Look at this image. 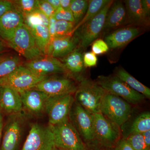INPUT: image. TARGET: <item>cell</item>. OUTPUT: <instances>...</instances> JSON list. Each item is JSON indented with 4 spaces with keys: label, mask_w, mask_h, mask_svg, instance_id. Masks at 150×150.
I'll list each match as a JSON object with an SVG mask.
<instances>
[{
    "label": "cell",
    "mask_w": 150,
    "mask_h": 150,
    "mask_svg": "<svg viewBox=\"0 0 150 150\" xmlns=\"http://www.w3.org/2000/svg\"><path fill=\"white\" fill-rule=\"evenodd\" d=\"M143 9L146 15L150 18V0H142Z\"/></svg>",
    "instance_id": "ab89813d"
},
{
    "label": "cell",
    "mask_w": 150,
    "mask_h": 150,
    "mask_svg": "<svg viewBox=\"0 0 150 150\" xmlns=\"http://www.w3.org/2000/svg\"><path fill=\"white\" fill-rule=\"evenodd\" d=\"M82 50L78 47L63 58L62 61L68 75H71L78 82L86 78L83 75L86 68L84 66Z\"/></svg>",
    "instance_id": "ffe728a7"
},
{
    "label": "cell",
    "mask_w": 150,
    "mask_h": 150,
    "mask_svg": "<svg viewBox=\"0 0 150 150\" xmlns=\"http://www.w3.org/2000/svg\"><path fill=\"white\" fill-rule=\"evenodd\" d=\"M5 49V46L4 44L1 41H0V54Z\"/></svg>",
    "instance_id": "bcb514c9"
},
{
    "label": "cell",
    "mask_w": 150,
    "mask_h": 150,
    "mask_svg": "<svg viewBox=\"0 0 150 150\" xmlns=\"http://www.w3.org/2000/svg\"><path fill=\"white\" fill-rule=\"evenodd\" d=\"M47 77L36 74L25 66L20 65L8 76L0 80V86L7 87L21 93L34 88Z\"/></svg>",
    "instance_id": "ba28073f"
},
{
    "label": "cell",
    "mask_w": 150,
    "mask_h": 150,
    "mask_svg": "<svg viewBox=\"0 0 150 150\" xmlns=\"http://www.w3.org/2000/svg\"><path fill=\"white\" fill-rule=\"evenodd\" d=\"M126 7L129 25L149 28L150 18L144 11L142 0H126L123 1Z\"/></svg>",
    "instance_id": "7402d4cb"
},
{
    "label": "cell",
    "mask_w": 150,
    "mask_h": 150,
    "mask_svg": "<svg viewBox=\"0 0 150 150\" xmlns=\"http://www.w3.org/2000/svg\"><path fill=\"white\" fill-rule=\"evenodd\" d=\"M23 106L21 97L18 92L7 87L1 86L0 108L7 113L12 114L21 113Z\"/></svg>",
    "instance_id": "44dd1931"
},
{
    "label": "cell",
    "mask_w": 150,
    "mask_h": 150,
    "mask_svg": "<svg viewBox=\"0 0 150 150\" xmlns=\"http://www.w3.org/2000/svg\"><path fill=\"white\" fill-rule=\"evenodd\" d=\"M131 105L120 97L106 92L100 103V112L121 128L131 117Z\"/></svg>",
    "instance_id": "7a4b0ae2"
},
{
    "label": "cell",
    "mask_w": 150,
    "mask_h": 150,
    "mask_svg": "<svg viewBox=\"0 0 150 150\" xmlns=\"http://www.w3.org/2000/svg\"><path fill=\"white\" fill-rule=\"evenodd\" d=\"M128 25L126 7L123 1H113L108 12L103 32L106 34Z\"/></svg>",
    "instance_id": "2e32d148"
},
{
    "label": "cell",
    "mask_w": 150,
    "mask_h": 150,
    "mask_svg": "<svg viewBox=\"0 0 150 150\" xmlns=\"http://www.w3.org/2000/svg\"><path fill=\"white\" fill-rule=\"evenodd\" d=\"M95 81L106 92L120 97L131 105L140 104L146 98L114 74L98 76Z\"/></svg>",
    "instance_id": "8992f818"
},
{
    "label": "cell",
    "mask_w": 150,
    "mask_h": 150,
    "mask_svg": "<svg viewBox=\"0 0 150 150\" xmlns=\"http://www.w3.org/2000/svg\"><path fill=\"white\" fill-rule=\"evenodd\" d=\"M24 66L39 76H47V75L52 74H68L61 60L48 55L41 56L28 61Z\"/></svg>",
    "instance_id": "9a60e30c"
},
{
    "label": "cell",
    "mask_w": 150,
    "mask_h": 150,
    "mask_svg": "<svg viewBox=\"0 0 150 150\" xmlns=\"http://www.w3.org/2000/svg\"><path fill=\"white\" fill-rule=\"evenodd\" d=\"M69 119L86 145L92 144L94 140L93 114L74 101Z\"/></svg>",
    "instance_id": "9c48e42d"
},
{
    "label": "cell",
    "mask_w": 150,
    "mask_h": 150,
    "mask_svg": "<svg viewBox=\"0 0 150 150\" xmlns=\"http://www.w3.org/2000/svg\"><path fill=\"white\" fill-rule=\"evenodd\" d=\"M37 0H16L11 1L13 8L21 14L23 18L37 8Z\"/></svg>",
    "instance_id": "f546056e"
},
{
    "label": "cell",
    "mask_w": 150,
    "mask_h": 150,
    "mask_svg": "<svg viewBox=\"0 0 150 150\" xmlns=\"http://www.w3.org/2000/svg\"><path fill=\"white\" fill-rule=\"evenodd\" d=\"M114 75L134 91L142 94L146 98L150 99V88L137 80V79L124 69L123 67H116Z\"/></svg>",
    "instance_id": "603a6c76"
},
{
    "label": "cell",
    "mask_w": 150,
    "mask_h": 150,
    "mask_svg": "<svg viewBox=\"0 0 150 150\" xmlns=\"http://www.w3.org/2000/svg\"><path fill=\"white\" fill-rule=\"evenodd\" d=\"M88 1L87 0H72L70 6L76 25L83 18L87 10Z\"/></svg>",
    "instance_id": "f1b7e54d"
},
{
    "label": "cell",
    "mask_w": 150,
    "mask_h": 150,
    "mask_svg": "<svg viewBox=\"0 0 150 150\" xmlns=\"http://www.w3.org/2000/svg\"><path fill=\"white\" fill-rule=\"evenodd\" d=\"M83 62L86 68L95 67L97 64V57L92 51L86 52L83 54Z\"/></svg>",
    "instance_id": "d590c367"
},
{
    "label": "cell",
    "mask_w": 150,
    "mask_h": 150,
    "mask_svg": "<svg viewBox=\"0 0 150 150\" xmlns=\"http://www.w3.org/2000/svg\"><path fill=\"white\" fill-rule=\"evenodd\" d=\"M1 86H0V92H1ZM0 112H1V108H0Z\"/></svg>",
    "instance_id": "c3c4849f"
},
{
    "label": "cell",
    "mask_w": 150,
    "mask_h": 150,
    "mask_svg": "<svg viewBox=\"0 0 150 150\" xmlns=\"http://www.w3.org/2000/svg\"><path fill=\"white\" fill-rule=\"evenodd\" d=\"M74 101L73 94L49 97L45 108L49 125H56L69 118Z\"/></svg>",
    "instance_id": "8fae6325"
},
{
    "label": "cell",
    "mask_w": 150,
    "mask_h": 150,
    "mask_svg": "<svg viewBox=\"0 0 150 150\" xmlns=\"http://www.w3.org/2000/svg\"><path fill=\"white\" fill-rule=\"evenodd\" d=\"M110 1V0H89L87 10L82 19L75 26L73 33L79 28L96 15Z\"/></svg>",
    "instance_id": "4316f807"
},
{
    "label": "cell",
    "mask_w": 150,
    "mask_h": 150,
    "mask_svg": "<svg viewBox=\"0 0 150 150\" xmlns=\"http://www.w3.org/2000/svg\"><path fill=\"white\" fill-rule=\"evenodd\" d=\"M55 147L51 126L35 123L31 125L21 150H51Z\"/></svg>",
    "instance_id": "30bf717a"
},
{
    "label": "cell",
    "mask_w": 150,
    "mask_h": 150,
    "mask_svg": "<svg viewBox=\"0 0 150 150\" xmlns=\"http://www.w3.org/2000/svg\"><path fill=\"white\" fill-rule=\"evenodd\" d=\"M106 93L95 81L85 78L79 82L74 97L75 102L94 114L100 112V103Z\"/></svg>",
    "instance_id": "6da1fadb"
},
{
    "label": "cell",
    "mask_w": 150,
    "mask_h": 150,
    "mask_svg": "<svg viewBox=\"0 0 150 150\" xmlns=\"http://www.w3.org/2000/svg\"><path fill=\"white\" fill-rule=\"evenodd\" d=\"M56 21V20L53 17H51L49 18V23H48V27L49 35H50V44H49V46H50V44H51L52 41L56 38L55 25Z\"/></svg>",
    "instance_id": "8d00e7d4"
},
{
    "label": "cell",
    "mask_w": 150,
    "mask_h": 150,
    "mask_svg": "<svg viewBox=\"0 0 150 150\" xmlns=\"http://www.w3.org/2000/svg\"><path fill=\"white\" fill-rule=\"evenodd\" d=\"M114 150H134L124 138H122L114 148Z\"/></svg>",
    "instance_id": "f35d334b"
},
{
    "label": "cell",
    "mask_w": 150,
    "mask_h": 150,
    "mask_svg": "<svg viewBox=\"0 0 150 150\" xmlns=\"http://www.w3.org/2000/svg\"><path fill=\"white\" fill-rule=\"evenodd\" d=\"M113 1L110 0L96 15L75 31V35L79 41V48L86 49L101 35L108 12Z\"/></svg>",
    "instance_id": "5b68a950"
},
{
    "label": "cell",
    "mask_w": 150,
    "mask_h": 150,
    "mask_svg": "<svg viewBox=\"0 0 150 150\" xmlns=\"http://www.w3.org/2000/svg\"><path fill=\"white\" fill-rule=\"evenodd\" d=\"M53 17L56 21H64L74 23V17L70 9H64L60 7L56 11Z\"/></svg>",
    "instance_id": "836d02e7"
},
{
    "label": "cell",
    "mask_w": 150,
    "mask_h": 150,
    "mask_svg": "<svg viewBox=\"0 0 150 150\" xmlns=\"http://www.w3.org/2000/svg\"><path fill=\"white\" fill-rule=\"evenodd\" d=\"M17 56L0 54V80L5 77L20 66Z\"/></svg>",
    "instance_id": "d4e9b609"
},
{
    "label": "cell",
    "mask_w": 150,
    "mask_h": 150,
    "mask_svg": "<svg viewBox=\"0 0 150 150\" xmlns=\"http://www.w3.org/2000/svg\"><path fill=\"white\" fill-rule=\"evenodd\" d=\"M127 136L133 134H143L150 130V112L145 111L137 116L129 127Z\"/></svg>",
    "instance_id": "484cf974"
},
{
    "label": "cell",
    "mask_w": 150,
    "mask_h": 150,
    "mask_svg": "<svg viewBox=\"0 0 150 150\" xmlns=\"http://www.w3.org/2000/svg\"><path fill=\"white\" fill-rule=\"evenodd\" d=\"M86 146L90 149H88L87 148L86 150H105V148L95 144H91L86 145Z\"/></svg>",
    "instance_id": "ee69618b"
},
{
    "label": "cell",
    "mask_w": 150,
    "mask_h": 150,
    "mask_svg": "<svg viewBox=\"0 0 150 150\" xmlns=\"http://www.w3.org/2000/svg\"><path fill=\"white\" fill-rule=\"evenodd\" d=\"M124 139L134 150H149L145 144L142 134H131Z\"/></svg>",
    "instance_id": "1f68e13d"
},
{
    "label": "cell",
    "mask_w": 150,
    "mask_h": 150,
    "mask_svg": "<svg viewBox=\"0 0 150 150\" xmlns=\"http://www.w3.org/2000/svg\"><path fill=\"white\" fill-rule=\"evenodd\" d=\"M23 106L30 112L39 115L45 111L46 103L49 96L35 89H31L19 93Z\"/></svg>",
    "instance_id": "e0dca14e"
},
{
    "label": "cell",
    "mask_w": 150,
    "mask_h": 150,
    "mask_svg": "<svg viewBox=\"0 0 150 150\" xmlns=\"http://www.w3.org/2000/svg\"><path fill=\"white\" fill-rule=\"evenodd\" d=\"M24 23L22 15L13 8L0 17V37L8 42L15 30Z\"/></svg>",
    "instance_id": "ac0fdd59"
},
{
    "label": "cell",
    "mask_w": 150,
    "mask_h": 150,
    "mask_svg": "<svg viewBox=\"0 0 150 150\" xmlns=\"http://www.w3.org/2000/svg\"><path fill=\"white\" fill-rule=\"evenodd\" d=\"M8 43L11 47L28 61L43 54L38 47L29 28L24 23L15 30Z\"/></svg>",
    "instance_id": "52a82bcc"
},
{
    "label": "cell",
    "mask_w": 150,
    "mask_h": 150,
    "mask_svg": "<svg viewBox=\"0 0 150 150\" xmlns=\"http://www.w3.org/2000/svg\"><path fill=\"white\" fill-rule=\"evenodd\" d=\"M24 119L21 113L12 114L4 127L0 150H17L21 140Z\"/></svg>",
    "instance_id": "4fadbf2b"
},
{
    "label": "cell",
    "mask_w": 150,
    "mask_h": 150,
    "mask_svg": "<svg viewBox=\"0 0 150 150\" xmlns=\"http://www.w3.org/2000/svg\"><path fill=\"white\" fill-rule=\"evenodd\" d=\"M75 26L76 25L74 22L56 21L55 25L56 38L73 35V30Z\"/></svg>",
    "instance_id": "4dcf8cb0"
},
{
    "label": "cell",
    "mask_w": 150,
    "mask_h": 150,
    "mask_svg": "<svg viewBox=\"0 0 150 150\" xmlns=\"http://www.w3.org/2000/svg\"><path fill=\"white\" fill-rule=\"evenodd\" d=\"M37 8L41 11L48 18L53 17L56 11L47 0H37Z\"/></svg>",
    "instance_id": "e575fe53"
},
{
    "label": "cell",
    "mask_w": 150,
    "mask_h": 150,
    "mask_svg": "<svg viewBox=\"0 0 150 150\" xmlns=\"http://www.w3.org/2000/svg\"><path fill=\"white\" fill-rule=\"evenodd\" d=\"M28 28L35 38L39 50L42 54L46 55L50 44L48 27L44 25H38Z\"/></svg>",
    "instance_id": "cb8c5ba5"
},
{
    "label": "cell",
    "mask_w": 150,
    "mask_h": 150,
    "mask_svg": "<svg viewBox=\"0 0 150 150\" xmlns=\"http://www.w3.org/2000/svg\"><path fill=\"white\" fill-rule=\"evenodd\" d=\"M93 115L94 140L92 144L106 149L114 148L122 139L121 128L100 112Z\"/></svg>",
    "instance_id": "3957f363"
},
{
    "label": "cell",
    "mask_w": 150,
    "mask_h": 150,
    "mask_svg": "<svg viewBox=\"0 0 150 150\" xmlns=\"http://www.w3.org/2000/svg\"><path fill=\"white\" fill-rule=\"evenodd\" d=\"M51 150H63L61 149H59V148H57L56 147H54V149H53Z\"/></svg>",
    "instance_id": "7dc6e473"
},
{
    "label": "cell",
    "mask_w": 150,
    "mask_h": 150,
    "mask_svg": "<svg viewBox=\"0 0 150 150\" xmlns=\"http://www.w3.org/2000/svg\"><path fill=\"white\" fill-rule=\"evenodd\" d=\"M79 46V40L75 35L55 38L49 46L46 55L57 59L64 58Z\"/></svg>",
    "instance_id": "d6986e66"
},
{
    "label": "cell",
    "mask_w": 150,
    "mask_h": 150,
    "mask_svg": "<svg viewBox=\"0 0 150 150\" xmlns=\"http://www.w3.org/2000/svg\"><path fill=\"white\" fill-rule=\"evenodd\" d=\"M13 8L11 1L0 0V17Z\"/></svg>",
    "instance_id": "74e56055"
},
{
    "label": "cell",
    "mask_w": 150,
    "mask_h": 150,
    "mask_svg": "<svg viewBox=\"0 0 150 150\" xmlns=\"http://www.w3.org/2000/svg\"><path fill=\"white\" fill-rule=\"evenodd\" d=\"M92 44V52L96 55L104 54L109 51V47L103 39L98 38Z\"/></svg>",
    "instance_id": "d6a6232c"
},
{
    "label": "cell",
    "mask_w": 150,
    "mask_h": 150,
    "mask_svg": "<svg viewBox=\"0 0 150 150\" xmlns=\"http://www.w3.org/2000/svg\"><path fill=\"white\" fill-rule=\"evenodd\" d=\"M146 30L140 26L128 25L105 34L104 41L109 49H119L126 46L136 38L144 33Z\"/></svg>",
    "instance_id": "5bb4252c"
},
{
    "label": "cell",
    "mask_w": 150,
    "mask_h": 150,
    "mask_svg": "<svg viewBox=\"0 0 150 150\" xmlns=\"http://www.w3.org/2000/svg\"><path fill=\"white\" fill-rule=\"evenodd\" d=\"M3 128H4L3 117L1 113L0 112V146H1V137L2 136Z\"/></svg>",
    "instance_id": "f6af8a7d"
},
{
    "label": "cell",
    "mask_w": 150,
    "mask_h": 150,
    "mask_svg": "<svg viewBox=\"0 0 150 150\" xmlns=\"http://www.w3.org/2000/svg\"><path fill=\"white\" fill-rule=\"evenodd\" d=\"M49 18L37 8L24 18V23L28 27L38 25L48 27Z\"/></svg>",
    "instance_id": "83f0119b"
},
{
    "label": "cell",
    "mask_w": 150,
    "mask_h": 150,
    "mask_svg": "<svg viewBox=\"0 0 150 150\" xmlns=\"http://www.w3.org/2000/svg\"><path fill=\"white\" fill-rule=\"evenodd\" d=\"M72 1V0H60L61 7L64 9H70Z\"/></svg>",
    "instance_id": "b9f144b4"
},
{
    "label": "cell",
    "mask_w": 150,
    "mask_h": 150,
    "mask_svg": "<svg viewBox=\"0 0 150 150\" xmlns=\"http://www.w3.org/2000/svg\"><path fill=\"white\" fill-rule=\"evenodd\" d=\"M47 1L53 7L55 11L61 7L60 0H47Z\"/></svg>",
    "instance_id": "7bdbcfd3"
},
{
    "label": "cell",
    "mask_w": 150,
    "mask_h": 150,
    "mask_svg": "<svg viewBox=\"0 0 150 150\" xmlns=\"http://www.w3.org/2000/svg\"><path fill=\"white\" fill-rule=\"evenodd\" d=\"M51 126L56 147L63 150H86V145L69 118Z\"/></svg>",
    "instance_id": "277c9868"
},
{
    "label": "cell",
    "mask_w": 150,
    "mask_h": 150,
    "mask_svg": "<svg viewBox=\"0 0 150 150\" xmlns=\"http://www.w3.org/2000/svg\"><path fill=\"white\" fill-rule=\"evenodd\" d=\"M142 135L147 148L148 149L150 150V130L144 132Z\"/></svg>",
    "instance_id": "60d3db41"
},
{
    "label": "cell",
    "mask_w": 150,
    "mask_h": 150,
    "mask_svg": "<svg viewBox=\"0 0 150 150\" xmlns=\"http://www.w3.org/2000/svg\"><path fill=\"white\" fill-rule=\"evenodd\" d=\"M79 82L67 76L46 77L33 89L44 93L49 97L74 94L77 89Z\"/></svg>",
    "instance_id": "7c38bea8"
}]
</instances>
